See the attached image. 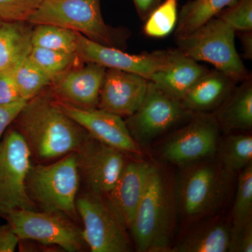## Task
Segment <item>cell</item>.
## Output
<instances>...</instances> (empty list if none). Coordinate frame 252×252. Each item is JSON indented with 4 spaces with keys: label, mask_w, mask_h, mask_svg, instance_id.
I'll list each match as a JSON object with an SVG mask.
<instances>
[{
    "label": "cell",
    "mask_w": 252,
    "mask_h": 252,
    "mask_svg": "<svg viewBox=\"0 0 252 252\" xmlns=\"http://www.w3.org/2000/svg\"><path fill=\"white\" fill-rule=\"evenodd\" d=\"M238 189L233 207V226L252 220V162L239 172Z\"/></svg>",
    "instance_id": "f1b7e54d"
},
{
    "label": "cell",
    "mask_w": 252,
    "mask_h": 252,
    "mask_svg": "<svg viewBox=\"0 0 252 252\" xmlns=\"http://www.w3.org/2000/svg\"><path fill=\"white\" fill-rule=\"evenodd\" d=\"M16 120L32 154L41 161L77 152L89 135L48 94L28 101Z\"/></svg>",
    "instance_id": "6da1fadb"
},
{
    "label": "cell",
    "mask_w": 252,
    "mask_h": 252,
    "mask_svg": "<svg viewBox=\"0 0 252 252\" xmlns=\"http://www.w3.org/2000/svg\"><path fill=\"white\" fill-rule=\"evenodd\" d=\"M235 32L215 17L195 31L176 36L177 50L197 61L212 64L235 83L250 78L235 47Z\"/></svg>",
    "instance_id": "3957f363"
},
{
    "label": "cell",
    "mask_w": 252,
    "mask_h": 252,
    "mask_svg": "<svg viewBox=\"0 0 252 252\" xmlns=\"http://www.w3.org/2000/svg\"><path fill=\"white\" fill-rule=\"evenodd\" d=\"M176 198L161 172L152 165L143 195L130 228L136 250L161 252L171 250Z\"/></svg>",
    "instance_id": "7a4b0ae2"
},
{
    "label": "cell",
    "mask_w": 252,
    "mask_h": 252,
    "mask_svg": "<svg viewBox=\"0 0 252 252\" xmlns=\"http://www.w3.org/2000/svg\"><path fill=\"white\" fill-rule=\"evenodd\" d=\"M79 167L75 152L49 165L32 166L27 179L30 197L42 211L77 216Z\"/></svg>",
    "instance_id": "277c9868"
},
{
    "label": "cell",
    "mask_w": 252,
    "mask_h": 252,
    "mask_svg": "<svg viewBox=\"0 0 252 252\" xmlns=\"http://www.w3.org/2000/svg\"><path fill=\"white\" fill-rule=\"evenodd\" d=\"M28 57L52 81L69 70L79 59L76 54L33 46Z\"/></svg>",
    "instance_id": "4316f807"
},
{
    "label": "cell",
    "mask_w": 252,
    "mask_h": 252,
    "mask_svg": "<svg viewBox=\"0 0 252 252\" xmlns=\"http://www.w3.org/2000/svg\"><path fill=\"white\" fill-rule=\"evenodd\" d=\"M28 23L59 26L115 47L114 34L104 23L99 0H43Z\"/></svg>",
    "instance_id": "8992f818"
},
{
    "label": "cell",
    "mask_w": 252,
    "mask_h": 252,
    "mask_svg": "<svg viewBox=\"0 0 252 252\" xmlns=\"http://www.w3.org/2000/svg\"><path fill=\"white\" fill-rule=\"evenodd\" d=\"M43 0H0V20L28 22Z\"/></svg>",
    "instance_id": "4dcf8cb0"
},
{
    "label": "cell",
    "mask_w": 252,
    "mask_h": 252,
    "mask_svg": "<svg viewBox=\"0 0 252 252\" xmlns=\"http://www.w3.org/2000/svg\"><path fill=\"white\" fill-rule=\"evenodd\" d=\"M217 17L235 32L252 31V0H235Z\"/></svg>",
    "instance_id": "f546056e"
},
{
    "label": "cell",
    "mask_w": 252,
    "mask_h": 252,
    "mask_svg": "<svg viewBox=\"0 0 252 252\" xmlns=\"http://www.w3.org/2000/svg\"><path fill=\"white\" fill-rule=\"evenodd\" d=\"M14 77L20 94L26 101L40 94V91L53 81L28 56L16 67Z\"/></svg>",
    "instance_id": "484cf974"
},
{
    "label": "cell",
    "mask_w": 252,
    "mask_h": 252,
    "mask_svg": "<svg viewBox=\"0 0 252 252\" xmlns=\"http://www.w3.org/2000/svg\"><path fill=\"white\" fill-rule=\"evenodd\" d=\"M32 30L24 22L0 20V72L16 67L28 57Z\"/></svg>",
    "instance_id": "44dd1931"
},
{
    "label": "cell",
    "mask_w": 252,
    "mask_h": 252,
    "mask_svg": "<svg viewBox=\"0 0 252 252\" xmlns=\"http://www.w3.org/2000/svg\"><path fill=\"white\" fill-rule=\"evenodd\" d=\"M78 34L76 32L52 25H36L32 32V46L76 54Z\"/></svg>",
    "instance_id": "cb8c5ba5"
},
{
    "label": "cell",
    "mask_w": 252,
    "mask_h": 252,
    "mask_svg": "<svg viewBox=\"0 0 252 252\" xmlns=\"http://www.w3.org/2000/svg\"><path fill=\"white\" fill-rule=\"evenodd\" d=\"M208 71L203 64L187 57L178 50H172L168 64L153 74L149 81L181 102Z\"/></svg>",
    "instance_id": "ac0fdd59"
},
{
    "label": "cell",
    "mask_w": 252,
    "mask_h": 252,
    "mask_svg": "<svg viewBox=\"0 0 252 252\" xmlns=\"http://www.w3.org/2000/svg\"><path fill=\"white\" fill-rule=\"evenodd\" d=\"M162 146L165 160L187 167L211 158L219 147L220 126L213 114H194Z\"/></svg>",
    "instance_id": "8fae6325"
},
{
    "label": "cell",
    "mask_w": 252,
    "mask_h": 252,
    "mask_svg": "<svg viewBox=\"0 0 252 252\" xmlns=\"http://www.w3.org/2000/svg\"><path fill=\"white\" fill-rule=\"evenodd\" d=\"M220 130H250L252 127V81L251 78L242 81L233 89L215 114Z\"/></svg>",
    "instance_id": "ffe728a7"
},
{
    "label": "cell",
    "mask_w": 252,
    "mask_h": 252,
    "mask_svg": "<svg viewBox=\"0 0 252 252\" xmlns=\"http://www.w3.org/2000/svg\"><path fill=\"white\" fill-rule=\"evenodd\" d=\"M76 54L79 59L85 62L96 63L107 69L134 73L149 81L153 74L168 64L172 50L129 54L114 46L91 40L79 33Z\"/></svg>",
    "instance_id": "4fadbf2b"
},
{
    "label": "cell",
    "mask_w": 252,
    "mask_h": 252,
    "mask_svg": "<svg viewBox=\"0 0 252 252\" xmlns=\"http://www.w3.org/2000/svg\"><path fill=\"white\" fill-rule=\"evenodd\" d=\"M194 114L149 81L147 94L140 108L125 121L136 143L146 147Z\"/></svg>",
    "instance_id": "ba28073f"
},
{
    "label": "cell",
    "mask_w": 252,
    "mask_h": 252,
    "mask_svg": "<svg viewBox=\"0 0 252 252\" xmlns=\"http://www.w3.org/2000/svg\"><path fill=\"white\" fill-rule=\"evenodd\" d=\"M235 83L217 69L209 70L187 93L181 103L193 114L216 110L233 90Z\"/></svg>",
    "instance_id": "d6986e66"
},
{
    "label": "cell",
    "mask_w": 252,
    "mask_h": 252,
    "mask_svg": "<svg viewBox=\"0 0 252 252\" xmlns=\"http://www.w3.org/2000/svg\"><path fill=\"white\" fill-rule=\"evenodd\" d=\"M32 152L17 130H9L0 141V216L15 210H34L27 179Z\"/></svg>",
    "instance_id": "52a82bcc"
},
{
    "label": "cell",
    "mask_w": 252,
    "mask_h": 252,
    "mask_svg": "<svg viewBox=\"0 0 252 252\" xmlns=\"http://www.w3.org/2000/svg\"><path fill=\"white\" fill-rule=\"evenodd\" d=\"M76 205L84 223L83 239L91 252L132 251L126 227L113 213L103 196L89 191L77 197Z\"/></svg>",
    "instance_id": "9c48e42d"
},
{
    "label": "cell",
    "mask_w": 252,
    "mask_h": 252,
    "mask_svg": "<svg viewBox=\"0 0 252 252\" xmlns=\"http://www.w3.org/2000/svg\"><path fill=\"white\" fill-rule=\"evenodd\" d=\"M75 153L79 173L90 191L105 196L126 166L125 154L89 134Z\"/></svg>",
    "instance_id": "7c38bea8"
},
{
    "label": "cell",
    "mask_w": 252,
    "mask_h": 252,
    "mask_svg": "<svg viewBox=\"0 0 252 252\" xmlns=\"http://www.w3.org/2000/svg\"><path fill=\"white\" fill-rule=\"evenodd\" d=\"M235 0H192L184 5L178 16L176 36L187 34L203 26L233 4Z\"/></svg>",
    "instance_id": "603a6c76"
},
{
    "label": "cell",
    "mask_w": 252,
    "mask_h": 252,
    "mask_svg": "<svg viewBox=\"0 0 252 252\" xmlns=\"http://www.w3.org/2000/svg\"><path fill=\"white\" fill-rule=\"evenodd\" d=\"M229 252H252V220L230 228Z\"/></svg>",
    "instance_id": "1f68e13d"
},
{
    "label": "cell",
    "mask_w": 252,
    "mask_h": 252,
    "mask_svg": "<svg viewBox=\"0 0 252 252\" xmlns=\"http://www.w3.org/2000/svg\"><path fill=\"white\" fill-rule=\"evenodd\" d=\"M230 228L223 223L203 225L185 237L172 250L177 252H229Z\"/></svg>",
    "instance_id": "7402d4cb"
},
{
    "label": "cell",
    "mask_w": 252,
    "mask_h": 252,
    "mask_svg": "<svg viewBox=\"0 0 252 252\" xmlns=\"http://www.w3.org/2000/svg\"><path fill=\"white\" fill-rule=\"evenodd\" d=\"M177 21V0H165L146 19L144 34L150 37H165L175 29Z\"/></svg>",
    "instance_id": "83f0119b"
},
{
    "label": "cell",
    "mask_w": 252,
    "mask_h": 252,
    "mask_svg": "<svg viewBox=\"0 0 252 252\" xmlns=\"http://www.w3.org/2000/svg\"><path fill=\"white\" fill-rule=\"evenodd\" d=\"M88 63L84 67L69 69L52 81L53 91L59 100L81 108H97L107 68Z\"/></svg>",
    "instance_id": "2e32d148"
},
{
    "label": "cell",
    "mask_w": 252,
    "mask_h": 252,
    "mask_svg": "<svg viewBox=\"0 0 252 252\" xmlns=\"http://www.w3.org/2000/svg\"><path fill=\"white\" fill-rule=\"evenodd\" d=\"M185 169L179 182L176 203L184 218L193 220L220 206L231 175L220 162H212L210 158Z\"/></svg>",
    "instance_id": "5b68a950"
},
{
    "label": "cell",
    "mask_w": 252,
    "mask_h": 252,
    "mask_svg": "<svg viewBox=\"0 0 252 252\" xmlns=\"http://www.w3.org/2000/svg\"><path fill=\"white\" fill-rule=\"evenodd\" d=\"M220 163L228 173L240 172L252 162V137L235 134L225 138L220 150Z\"/></svg>",
    "instance_id": "d4e9b609"
},
{
    "label": "cell",
    "mask_w": 252,
    "mask_h": 252,
    "mask_svg": "<svg viewBox=\"0 0 252 252\" xmlns=\"http://www.w3.org/2000/svg\"><path fill=\"white\" fill-rule=\"evenodd\" d=\"M9 223L0 225V252H14L20 242Z\"/></svg>",
    "instance_id": "e575fe53"
},
{
    "label": "cell",
    "mask_w": 252,
    "mask_h": 252,
    "mask_svg": "<svg viewBox=\"0 0 252 252\" xmlns=\"http://www.w3.org/2000/svg\"><path fill=\"white\" fill-rule=\"evenodd\" d=\"M16 67L9 68L0 72V104L14 103L23 99L14 77Z\"/></svg>",
    "instance_id": "d6a6232c"
},
{
    "label": "cell",
    "mask_w": 252,
    "mask_h": 252,
    "mask_svg": "<svg viewBox=\"0 0 252 252\" xmlns=\"http://www.w3.org/2000/svg\"><path fill=\"white\" fill-rule=\"evenodd\" d=\"M61 109L89 135L125 154L140 155L141 148L120 116L99 108L76 107L56 99Z\"/></svg>",
    "instance_id": "5bb4252c"
},
{
    "label": "cell",
    "mask_w": 252,
    "mask_h": 252,
    "mask_svg": "<svg viewBox=\"0 0 252 252\" xmlns=\"http://www.w3.org/2000/svg\"><path fill=\"white\" fill-rule=\"evenodd\" d=\"M240 41L245 59H252V31L240 32Z\"/></svg>",
    "instance_id": "8d00e7d4"
},
{
    "label": "cell",
    "mask_w": 252,
    "mask_h": 252,
    "mask_svg": "<svg viewBox=\"0 0 252 252\" xmlns=\"http://www.w3.org/2000/svg\"><path fill=\"white\" fill-rule=\"evenodd\" d=\"M20 240L57 245L66 252H80L85 242L81 230L59 212L15 210L6 215Z\"/></svg>",
    "instance_id": "30bf717a"
},
{
    "label": "cell",
    "mask_w": 252,
    "mask_h": 252,
    "mask_svg": "<svg viewBox=\"0 0 252 252\" xmlns=\"http://www.w3.org/2000/svg\"><path fill=\"white\" fill-rule=\"evenodd\" d=\"M28 101L21 100L11 104H0V141L8 126L16 121Z\"/></svg>",
    "instance_id": "836d02e7"
},
{
    "label": "cell",
    "mask_w": 252,
    "mask_h": 252,
    "mask_svg": "<svg viewBox=\"0 0 252 252\" xmlns=\"http://www.w3.org/2000/svg\"><path fill=\"white\" fill-rule=\"evenodd\" d=\"M152 166L144 161L126 163L114 188L104 196L109 208L126 228H130L132 223Z\"/></svg>",
    "instance_id": "e0dca14e"
},
{
    "label": "cell",
    "mask_w": 252,
    "mask_h": 252,
    "mask_svg": "<svg viewBox=\"0 0 252 252\" xmlns=\"http://www.w3.org/2000/svg\"><path fill=\"white\" fill-rule=\"evenodd\" d=\"M149 80L119 69H107L99 94L97 108L120 117H130L143 102Z\"/></svg>",
    "instance_id": "9a60e30c"
},
{
    "label": "cell",
    "mask_w": 252,
    "mask_h": 252,
    "mask_svg": "<svg viewBox=\"0 0 252 252\" xmlns=\"http://www.w3.org/2000/svg\"><path fill=\"white\" fill-rule=\"evenodd\" d=\"M160 0H133L141 18L146 21L151 13L159 4Z\"/></svg>",
    "instance_id": "d590c367"
}]
</instances>
